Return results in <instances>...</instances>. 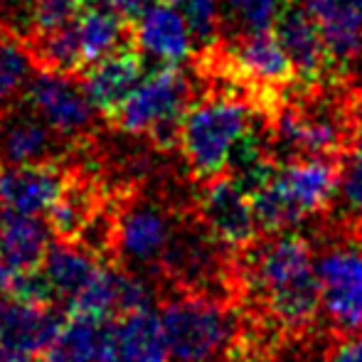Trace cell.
Returning <instances> with one entry per match:
<instances>
[{
  "label": "cell",
  "mask_w": 362,
  "mask_h": 362,
  "mask_svg": "<svg viewBox=\"0 0 362 362\" xmlns=\"http://www.w3.org/2000/svg\"><path fill=\"white\" fill-rule=\"evenodd\" d=\"M239 254V281L252 303L264 310L267 323L296 338L313 330L323 313L313 242L303 234L279 232Z\"/></svg>",
  "instance_id": "1"
},
{
  "label": "cell",
  "mask_w": 362,
  "mask_h": 362,
  "mask_svg": "<svg viewBox=\"0 0 362 362\" xmlns=\"http://www.w3.org/2000/svg\"><path fill=\"white\" fill-rule=\"evenodd\" d=\"M207 84L210 91L187 109L177 144L187 173L200 185L227 173L234 148L264 111L254 104L252 96L227 81Z\"/></svg>",
  "instance_id": "2"
},
{
  "label": "cell",
  "mask_w": 362,
  "mask_h": 362,
  "mask_svg": "<svg viewBox=\"0 0 362 362\" xmlns=\"http://www.w3.org/2000/svg\"><path fill=\"white\" fill-rule=\"evenodd\" d=\"M160 323L173 362H234L247 330L232 298L190 288L163 300Z\"/></svg>",
  "instance_id": "3"
},
{
  "label": "cell",
  "mask_w": 362,
  "mask_h": 362,
  "mask_svg": "<svg viewBox=\"0 0 362 362\" xmlns=\"http://www.w3.org/2000/svg\"><path fill=\"white\" fill-rule=\"evenodd\" d=\"M340 180L338 158H296L281 163L274 177L252 192L259 229L267 234L293 232L308 217L335 205Z\"/></svg>",
  "instance_id": "4"
},
{
  "label": "cell",
  "mask_w": 362,
  "mask_h": 362,
  "mask_svg": "<svg viewBox=\"0 0 362 362\" xmlns=\"http://www.w3.org/2000/svg\"><path fill=\"white\" fill-rule=\"evenodd\" d=\"M192 99L190 74L177 64H163L136 84L109 124L129 136H146L158 151H170L180 144V126Z\"/></svg>",
  "instance_id": "5"
},
{
  "label": "cell",
  "mask_w": 362,
  "mask_h": 362,
  "mask_svg": "<svg viewBox=\"0 0 362 362\" xmlns=\"http://www.w3.org/2000/svg\"><path fill=\"white\" fill-rule=\"evenodd\" d=\"M177 229V219L168 207L156 200L131 197L116 205V234L114 257L126 272L151 276H160V264L173 234Z\"/></svg>",
  "instance_id": "6"
},
{
  "label": "cell",
  "mask_w": 362,
  "mask_h": 362,
  "mask_svg": "<svg viewBox=\"0 0 362 362\" xmlns=\"http://www.w3.org/2000/svg\"><path fill=\"white\" fill-rule=\"evenodd\" d=\"M23 101L72 144L94 136L96 116L101 114L86 91L84 79L49 69H35L25 86Z\"/></svg>",
  "instance_id": "7"
},
{
  "label": "cell",
  "mask_w": 362,
  "mask_h": 362,
  "mask_svg": "<svg viewBox=\"0 0 362 362\" xmlns=\"http://www.w3.org/2000/svg\"><path fill=\"white\" fill-rule=\"evenodd\" d=\"M195 207L197 219L232 252H244L257 242L259 222L252 195L229 173L202 182Z\"/></svg>",
  "instance_id": "8"
},
{
  "label": "cell",
  "mask_w": 362,
  "mask_h": 362,
  "mask_svg": "<svg viewBox=\"0 0 362 362\" xmlns=\"http://www.w3.org/2000/svg\"><path fill=\"white\" fill-rule=\"evenodd\" d=\"M72 148L76 144L59 136L28 104H13L0 111V168L62 163Z\"/></svg>",
  "instance_id": "9"
},
{
  "label": "cell",
  "mask_w": 362,
  "mask_h": 362,
  "mask_svg": "<svg viewBox=\"0 0 362 362\" xmlns=\"http://www.w3.org/2000/svg\"><path fill=\"white\" fill-rule=\"evenodd\" d=\"M274 33L286 52L298 84H315L323 79L330 67L328 49L305 3L284 5L274 23Z\"/></svg>",
  "instance_id": "10"
},
{
  "label": "cell",
  "mask_w": 362,
  "mask_h": 362,
  "mask_svg": "<svg viewBox=\"0 0 362 362\" xmlns=\"http://www.w3.org/2000/svg\"><path fill=\"white\" fill-rule=\"evenodd\" d=\"M320 30L330 64L345 76L362 67V0H303Z\"/></svg>",
  "instance_id": "11"
},
{
  "label": "cell",
  "mask_w": 362,
  "mask_h": 362,
  "mask_svg": "<svg viewBox=\"0 0 362 362\" xmlns=\"http://www.w3.org/2000/svg\"><path fill=\"white\" fill-rule=\"evenodd\" d=\"M69 168L62 163L0 168V207L18 215H47L64 190Z\"/></svg>",
  "instance_id": "12"
},
{
  "label": "cell",
  "mask_w": 362,
  "mask_h": 362,
  "mask_svg": "<svg viewBox=\"0 0 362 362\" xmlns=\"http://www.w3.org/2000/svg\"><path fill=\"white\" fill-rule=\"evenodd\" d=\"M134 47L160 64H180L192 57L195 37L175 3H151L134 23Z\"/></svg>",
  "instance_id": "13"
},
{
  "label": "cell",
  "mask_w": 362,
  "mask_h": 362,
  "mask_svg": "<svg viewBox=\"0 0 362 362\" xmlns=\"http://www.w3.org/2000/svg\"><path fill=\"white\" fill-rule=\"evenodd\" d=\"M114 353V320L72 313L42 350V362H104Z\"/></svg>",
  "instance_id": "14"
},
{
  "label": "cell",
  "mask_w": 362,
  "mask_h": 362,
  "mask_svg": "<svg viewBox=\"0 0 362 362\" xmlns=\"http://www.w3.org/2000/svg\"><path fill=\"white\" fill-rule=\"evenodd\" d=\"M141 79H144V54L134 45H126L101 57L99 62L89 64L84 74V86L101 116L109 119Z\"/></svg>",
  "instance_id": "15"
},
{
  "label": "cell",
  "mask_w": 362,
  "mask_h": 362,
  "mask_svg": "<svg viewBox=\"0 0 362 362\" xmlns=\"http://www.w3.org/2000/svg\"><path fill=\"white\" fill-rule=\"evenodd\" d=\"M59 318L49 305L23 303L10 296L0 298V348L23 355H42L57 333Z\"/></svg>",
  "instance_id": "16"
},
{
  "label": "cell",
  "mask_w": 362,
  "mask_h": 362,
  "mask_svg": "<svg viewBox=\"0 0 362 362\" xmlns=\"http://www.w3.org/2000/svg\"><path fill=\"white\" fill-rule=\"evenodd\" d=\"M52 237L47 219H40L37 215H18L5 210L0 215V259L10 272H30L42 267Z\"/></svg>",
  "instance_id": "17"
},
{
  "label": "cell",
  "mask_w": 362,
  "mask_h": 362,
  "mask_svg": "<svg viewBox=\"0 0 362 362\" xmlns=\"http://www.w3.org/2000/svg\"><path fill=\"white\" fill-rule=\"evenodd\" d=\"M40 269L47 276L54 296L72 303L101 272V257L86 249L79 239H54Z\"/></svg>",
  "instance_id": "18"
},
{
  "label": "cell",
  "mask_w": 362,
  "mask_h": 362,
  "mask_svg": "<svg viewBox=\"0 0 362 362\" xmlns=\"http://www.w3.org/2000/svg\"><path fill=\"white\" fill-rule=\"evenodd\" d=\"M76 30L86 67L126 45H134V25L121 18L106 0H89L76 18Z\"/></svg>",
  "instance_id": "19"
},
{
  "label": "cell",
  "mask_w": 362,
  "mask_h": 362,
  "mask_svg": "<svg viewBox=\"0 0 362 362\" xmlns=\"http://www.w3.org/2000/svg\"><path fill=\"white\" fill-rule=\"evenodd\" d=\"M101 205L96 177L69 168L62 195L47 210V224L57 239H76Z\"/></svg>",
  "instance_id": "20"
},
{
  "label": "cell",
  "mask_w": 362,
  "mask_h": 362,
  "mask_svg": "<svg viewBox=\"0 0 362 362\" xmlns=\"http://www.w3.org/2000/svg\"><path fill=\"white\" fill-rule=\"evenodd\" d=\"M114 348L119 362H170L160 313L134 310L114 323Z\"/></svg>",
  "instance_id": "21"
},
{
  "label": "cell",
  "mask_w": 362,
  "mask_h": 362,
  "mask_svg": "<svg viewBox=\"0 0 362 362\" xmlns=\"http://www.w3.org/2000/svg\"><path fill=\"white\" fill-rule=\"evenodd\" d=\"M30 54H33L35 69H49V72L76 74L84 72L86 62L81 54L79 30L76 20L62 28L47 30V33H35L25 40Z\"/></svg>",
  "instance_id": "22"
},
{
  "label": "cell",
  "mask_w": 362,
  "mask_h": 362,
  "mask_svg": "<svg viewBox=\"0 0 362 362\" xmlns=\"http://www.w3.org/2000/svg\"><path fill=\"white\" fill-rule=\"evenodd\" d=\"M35 62L23 37L0 28V111L18 104L25 94Z\"/></svg>",
  "instance_id": "23"
},
{
  "label": "cell",
  "mask_w": 362,
  "mask_h": 362,
  "mask_svg": "<svg viewBox=\"0 0 362 362\" xmlns=\"http://www.w3.org/2000/svg\"><path fill=\"white\" fill-rule=\"evenodd\" d=\"M338 219L362 224V126L340 156L338 180Z\"/></svg>",
  "instance_id": "24"
},
{
  "label": "cell",
  "mask_w": 362,
  "mask_h": 362,
  "mask_svg": "<svg viewBox=\"0 0 362 362\" xmlns=\"http://www.w3.org/2000/svg\"><path fill=\"white\" fill-rule=\"evenodd\" d=\"M284 0H222V35L272 30Z\"/></svg>",
  "instance_id": "25"
},
{
  "label": "cell",
  "mask_w": 362,
  "mask_h": 362,
  "mask_svg": "<svg viewBox=\"0 0 362 362\" xmlns=\"http://www.w3.org/2000/svg\"><path fill=\"white\" fill-rule=\"evenodd\" d=\"M182 15L200 47H210L222 37V0H182Z\"/></svg>",
  "instance_id": "26"
},
{
  "label": "cell",
  "mask_w": 362,
  "mask_h": 362,
  "mask_svg": "<svg viewBox=\"0 0 362 362\" xmlns=\"http://www.w3.org/2000/svg\"><path fill=\"white\" fill-rule=\"evenodd\" d=\"M89 0H33V35L74 23Z\"/></svg>",
  "instance_id": "27"
},
{
  "label": "cell",
  "mask_w": 362,
  "mask_h": 362,
  "mask_svg": "<svg viewBox=\"0 0 362 362\" xmlns=\"http://www.w3.org/2000/svg\"><path fill=\"white\" fill-rule=\"evenodd\" d=\"M8 296L23 303H35V305H52L54 296L52 286H49L47 276L42 274V269H30V272H13L8 284Z\"/></svg>",
  "instance_id": "28"
},
{
  "label": "cell",
  "mask_w": 362,
  "mask_h": 362,
  "mask_svg": "<svg viewBox=\"0 0 362 362\" xmlns=\"http://www.w3.org/2000/svg\"><path fill=\"white\" fill-rule=\"evenodd\" d=\"M0 28L28 40L33 35V0H0Z\"/></svg>",
  "instance_id": "29"
},
{
  "label": "cell",
  "mask_w": 362,
  "mask_h": 362,
  "mask_svg": "<svg viewBox=\"0 0 362 362\" xmlns=\"http://www.w3.org/2000/svg\"><path fill=\"white\" fill-rule=\"evenodd\" d=\"M323 362H362V330L353 335H340L328 348Z\"/></svg>",
  "instance_id": "30"
},
{
  "label": "cell",
  "mask_w": 362,
  "mask_h": 362,
  "mask_svg": "<svg viewBox=\"0 0 362 362\" xmlns=\"http://www.w3.org/2000/svg\"><path fill=\"white\" fill-rule=\"evenodd\" d=\"M106 3H109L121 18L129 20V23L134 25L136 20L141 18V13L151 5V0H106Z\"/></svg>",
  "instance_id": "31"
},
{
  "label": "cell",
  "mask_w": 362,
  "mask_h": 362,
  "mask_svg": "<svg viewBox=\"0 0 362 362\" xmlns=\"http://www.w3.org/2000/svg\"><path fill=\"white\" fill-rule=\"evenodd\" d=\"M0 362H33V355L13 353V350L0 348Z\"/></svg>",
  "instance_id": "32"
},
{
  "label": "cell",
  "mask_w": 362,
  "mask_h": 362,
  "mask_svg": "<svg viewBox=\"0 0 362 362\" xmlns=\"http://www.w3.org/2000/svg\"><path fill=\"white\" fill-rule=\"evenodd\" d=\"M10 269L5 267V262L3 259H0V298H3V296H8V284H10Z\"/></svg>",
  "instance_id": "33"
},
{
  "label": "cell",
  "mask_w": 362,
  "mask_h": 362,
  "mask_svg": "<svg viewBox=\"0 0 362 362\" xmlns=\"http://www.w3.org/2000/svg\"><path fill=\"white\" fill-rule=\"evenodd\" d=\"M165 3H175L177 5V3H182V0H165Z\"/></svg>",
  "instance_id": "34"
}]
</instances>
